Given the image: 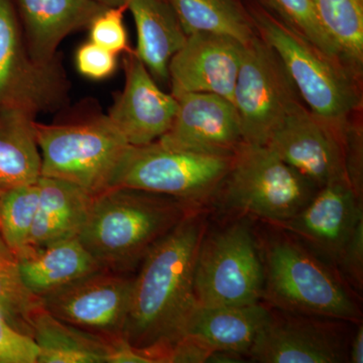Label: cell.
<instances>
[{"label":"cell","instance_id":"6da1fadb","mask_svg":"<svg viewBox=\"0 0 363 363\" xmlns=\"http://www.w3.org/2000/svg\"><path fill=\"white\" fill-rule=\"evenodd\" d=\"M206 233V212H193L150 250L133 277L123 338L154 363L181 337L197 306L195 264Z\"/></svg>","mask_w":363,"mask_h":363},{"label":"cell","instance_id":"7a4b0ae2","mask_svg":"<svg viewBox=\"0 0 363 363\" xmlns=\"http://www.w3.org/2000/svg\"><path fill=\"white\" fill-rule=\"evenodd\" d=\"M200 209L169 196L111 188L93 197L78 238L104 269L128 274L162 238Z\"/></svg>","mask_w":363,"mask_h":363},{"label":"cell","instance_id":"3957f363","mask_svg":"<svg viewBox=\"0 0 363 363\" xmlns=\"http://www.w3.org/2000/svg\"><path fill=\"white\" fill-rule=\"evenodd\" d=\"M279 230L259 245L264 267L262 301L281 311L359 322L362 311L354 292L338 271L295 236Z\"/></svg>","mask_w":363,"mask_h":363},{"label":"cell","instance_id":"277c9868","mask_svg":"<svg viewBox=\"0 0 363 363\" xmlns=\"http://www.w3.org/2000/svg\"><path fill=\"white\" fill-rule=\"evenodd\" d=\"M257 35L278 54L306 106L345 128L362 106L359 76L264 9H252Z\"/></svg>","mask_w":363,"mask_h":363},{"label":"cell","instance_id":"5b68a950","mask_svg":"<svg viewBox=\"0 0 363 363\" xmlns=\"http://www.w3.org/2000/svg\"><path fill=\"white\" fill-rule=\"evenodd\" d=\"M318 189L267 145L243 142L215 200L224 209L274 227L298 214Z\"/></svg>","mask_w":363,"mask_h":363},{"label":"cell","instance_id":"8992f818","mask_svg":"<svg viewBox=\"0 0 363 363\" xmlns=\"http://www.w3.org/2000/svg\"><path fill=\"white\" fill-rule=\"evenodd\" d=\"M233 157L176 149L159 140L130 145L111 188H130L169 196L198 208L214 202Z\"/></svg>","mask_w":363,"mask_h":363},{"label":"cell","instance_id":"52a82bcc","mask_svg":"<svg viewBox=\"0 0 363 363\" xmlns=\"http://www.w3.org/2000/svg\"><path fill=\"white\" fill-rule=\"evenodd\" d=\"M42 176L70 182L90 195L111 187L117 167L130 147L107 116L86 123H35Z\"/></svg>","mask_w":363,"mask_h":363},{"label":"cell","instance_id":"ba28073f","mask_svg":"<svg viewBox=\"0 0 363 363\" xmlns=\"http://www.w3.org/2000/svg\"><path fill=\"white\" fill-rule=\"evenodd\" d=\"M264 267L259 240L247 218L205 234L194 272L200 306H241L262 301Z\"/></svg>","mask_w":363,"mask_h":363},{"label":"cell","instance_id":"9c48e42d","mask_svg":"<svg viewBox=\"0 0 363 363\" xmlns=\"http://www.w3.org/2000/svg\"><path fill=\"white\" fill-rule=\"evenodd\" d=\"M300 100L278 54L257 33L243 45L234 87L233 104L240 114L243 142L266 145Z\"/></svg>","mask_w":363,"mask_h":363},{"label":"cell","instance_id":"30bf717a","mask_svg":"<svg viewBox=\"0 0 363 363\" xmlns=\"http://www.w3.org/2000/svg\"><path fill=\"white\" fill-rule=\"evenodd\" d=\"M133 277L101 269L40 298L52 317L113 344L124 340Z\"/></svg>","mask_w":363,"mask_h":363},{"label":"cell","instance_id":"8fae6325","mask_svg":"<svg viewBox=\"0 0 363 363\" xmlns=\"http://www.w3.org/2000/svg\"><path fill=\"white\" fill-rule=\"evenodd\" d=\"M66 92L56 63H38L28 52L13 0H0V111L37 116L58 107Z\"/></svg>","mask_w":363,"mask_h":363},{"label":"cell","instance_id":"7c38bea8","mask_svg":"<svg viewBox=\"0 0 363 363\" xmlns=\"http://www.w3.org/2000/svg\"><path fill=\"white\" fill-rule=\"evenodd\" d=\"M347 126L341 128L328 123L313 113L300 100L294 104L266 145L321 188L336 182H348L345 167Z\"/></svg>","mask_w":363,"mask_h":363},{"label":"cell","instance_id":"4fadbf2b","mask_svg":"<svg viewBox=\"0 0 363 363\" xmlns=\"http://www.w3.org/2000/svg\"><path fill=\"white\" fill-rule=\"evenodd\" d=\"M342 322L272 310L247 357L260 363L347 362Z\"/></svg>","mask_w":363,"mask_h":363},{"label":"cell","instance_id":"5bb4252c","mask_svg":"<svg viewBox=\"0 0 363 363\" xmlns=\"http://www.w3.org/2000/svg\"><path fill=\"white\" fill-rule=\"evenodd\" d=\"M175 98L178 100L175 118L157 140L200 154L233 156L243 143L235 105L212 93H185Z\"/></svg>","mask_w":363,"mask_h":363},{"label":"cell","instance_id":"9a60e30c","mask_svg":"<svg viewBox=\"0 0 363 363\" xmlns=\"http://www.w3.org/2000/svg\"><path fill=\"white\" fill-rule=\"evenodd\" d=\"M362 202L348 182L328 184L318 189L298 214L274 227L295 236L322 259L336 264L363 219Z\"/></svg>","mask_w":363,"mask_h":363},{"label":"cell","instance_id":"2e32d148","mask_svg":"<svg viewBox=\"0 0 363 363\" xmlns=\"http://www.w3.org/2000/svg\"><path fill=\"white\" fill-rule=\"evenodd\" d=\"M243 45L216 33L188 35L185 45L169 62L171 94L176 97L185 93H212L233 104Z\"/></svg>","mask_w":363,"mask_h":363},{"label":"cell","instance_id":"e0dca14e","mask_svg":"<svg viewBox=\"0 0 363 363\" xmlns=\"http://www.w3.org/2000/svg\"><path fill=\"white\" fill-rule=\"evenodd\" d=\"M125 84L107 114L130 145H149L171 128L178 100L157 84L135 51L124 57Z\"/></svg>","mask_w":363,"mask_h":363},{"label":"cell","instance_id":"ac0fdd59","mask_svg":"<svg viewBox=\"0 0 363 363\" xmlns=\"http://www.w3.org/2000/svg\"><path fill=\"white\" fill-rule=\"evenodd\" d=\"M30 56L40 64H52L67 35L89 28L98 14L108 9L93 0H14Z\"/></svg>","mask_w":363,"mask_h":363},{"label":"cell","instance_id":"d6986e66","mask_svg":"<svg viewBox=\"0 0 363 363\" xmlns=\"http://www.w3.org/2000/svg\"><path fill=\"white\" fill-rule=\"evenodd\" d=\"M272 315L264 301L241 306H196L184 327L189 336L214 352L247 357Z\"/></svg>","mask_w":363,"mask_h":363},{"label":"cell","instance_id":"ffe728a7","mask_svg":"<svg viewBox=\"0 0 363 363\" xmlns=\"http://www.w3.org/2000/svg\"><path fill=\"white\" fill-rule=\"evenodd\" d=\"M16 259L23 285L40 298L104 269L78 238L42 248L26 247Z\"/></svg>","mask_w":363,"mask_h":363},{"label":"cell","instance_id":"44dd1931","mask_svg":"<svg viewBox=\"0 0 363 363\" xmlns=\"http://www.w3.org/2000/svg\"><path fill=\"white\" fill-rule=\"evenodd\" d=\"M39 205L28 247L42 248L78 238L89 214L93 197L70 182L40 176Z\"/></svg>","mask_w":363,"mask_h":363},{"label":"cell","instance_id":"7402d4cb","mask_svg":"<svg viewBox=\"0 0 363 363\" xmlns=\"http://www.w3.org/2000/svg\"><path fill=\"white\" fill-rule=\"evenodd\" d=\"M135 20L138 45L135 54L156 81H169L172 58L185 45L184 32L167 0H128Z\"/></svg>","mask_w":363,"mask_h":363},{"label":"cell","instance_id":"603a6c76","mask_svg":"<svg viewBox=\"0 0 363 363\" xmlns=\"http://www.w3.org/2000/svg\"><path fill=\"white\" fill-rule=\"evenodd\" d=\"M35 123L26 111H0V189L35 183L42 176Z\"/></svg>","mask_w":363,"mask_h":363},{"label":"cell","instance_id":"cb8c5ba5","mask_svg":"<svg viewBox=\"0 0 363 363\" xmlns=\"http://www.w3.org/2000/svg\"><path fill=\"white\" fill-rule=\"evenodd\" d=\"M32 338L39 347L37 363H104L109 345L69 326L40 307L33 318Z\"/></svg>","mask_w":363,"mask_h":363},{"label":"cell","instance_id":"d4e9b609","mask_svg":"<svg viewBox=\"0 0 363 363\" xmlns=\"http://www.w3.org/2000/svg\"><path fill=\"white\" fill-rule=\"evenodd\" d=\"M186 35L210 33L247 44L257 35L250 16L233 0H167Z\"/></svg>","mask_w":363,"mask_h":363},{"label":"cell","instance_id":"484cf974","mask_svg":"<svg viewBox=\"0 0 363 363\" xmlns=\"http://www.w3.org/2000/svg\"><path fill=\"white\" fill-rule=\"evenodd\" d=\"M324 30L341 58L362 77L363 69V0H313Z\"/></svg>","mask_w":363,"mask_h":363},{"label":"cell","instance_id":"4316f807","mask_svg":"<svg viewBox=\"0 0 363 363\" xmlns=\"http://www.w3.org/2000/svg\"><path fill=\"white\" fill-rule=\"evenodd\" d=\"M39 196L38 181L0 189V236L14 257L28 247Z\"/></svg>","mask_w":363,"mask_h":363},{"label":"cell","instance_id":"83f0119b","mask_svg":"<svg viewBox=\"0 0 363 363\" xmlns=\"http://www.w3.org/2000/svg\"><path fill=\"white\" fill-rule=\"evenodd\" d=\"M42 301L21 281L16 257L0 236V313L21 333L32 337L33 318Z\"/></svg>","mask_w":363,"mask_h":363},{"label":"cell","instance_id":"f1b7e54d","mask_svg":"<svg viewBox=\"0 0 363 363\" xmlns=\"http://www.w3.org/2000/svg\"><path fill=\"white\" fill-rule=\"evenodd\" d=\"M272 14L318 48L340 59V52L324 30L313 0H260Z\"/></svg>","mask_w":363,"mask_h":363},{"label":"cell","instance_id":"f546056e","mask_svg":"<svg viewBox=\"0 0 363 363\" xmlns=\"http://www.w3.org/2000/svg\"><path fill=\"white\" fill-rule=\"evenodd\" d=\"M128 6L108 7L91 23L90 40L114 54L130 52L123 13Z\"/></svg>","mask_w":363,"mask_h":363},{"label":"cell","instance_id":"4dcf8cb0","mask_svg":"<svg viewBox=\"0 0 363 363\" xmlns=\"http://www.w3.org/2000/svg\"><path fill=\"white\" fill-rule=\"evenodd\" d=\"M39 347L0 313V363H37Z\"/></svg>","mask_w":363,"mask_h":363},{"label":"cell","instance_id":"1f68e13d","mask_svg":"<svg viewBox=\"0 0 363 363\" xmlns=\"http://www.w3.org/2000/svg\"><path fill=\"white\" fill-rule=\"evenodd\" d=\"M344 281L353 292L363 289V219L358 222L350 240L343 248L335 264Z\"/></svg>","mask_w":363,"mask_h":363},{"label":"cell","instance_id":"d6a6232c","mask_svg":"<svg viewBox=\"0 0 363 363\" xmlns=\"http://www.w3.org/2000/svg\"><path fill=\"white\" fill-rule=\"evenodd\" d=\"M76 66L85 77L102 80L116 70L117 55L89 40L76 52Z\"/></svg>","mask_w":363,"mask_h":363},{"label":"cell","instance_id":"836d02e7","mask_svg":"<svg viewBox=\"0 0 363 363\" xmlns=\"http://www.w3.org/2000/svg\"><path fill=\"white\" fill-rule=\"evenodd\" d=\"M363 138L362 124L350 119L346 131L345 167L353 192L363 201Z\"/></svg>","mask_w":363,"mask_h":363},{"label":"cell","instance_id":"e575fe53","mask_svg":"<svg viewBox=\"0 0 363 363\" xmlns=\"http://www.w3.org/2000/svg\"><path fill=\"white\" fill-rule=\"evenodd\" d=\"M357 327L348 345V362H363V326L357 322Z\"/></svg>","mask_w":363,"mask_h":363},{"label":"cell","instance_id":"d590c367","mask_svg":"<svg viewBox=\"0 0 363 363\" xmlns=\"http://www.w3.org/2000/svg\"><path fill=\"white\" fill-rule=\"evenodd\" d=\"M105 7H119L128 6V0H93Z\"/></svg>","mask_w":363,"mask_h":363}]
</instances>
